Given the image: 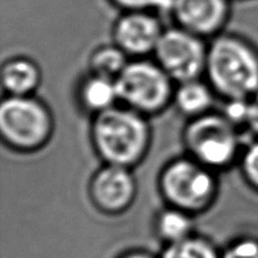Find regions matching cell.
<instances>
[{"instance_id": "obj_1", "label": "cell", "mask_w": 258, "mask_h": 258, "mask_svg": "<svg viewBox=\"0 0 258 258\" xmlns=\"http://www.w3.org/2000/svg\"><path fill=\"white\" fill-rule=\"evenodd\" d=\"M90 139L102 164L134 169L145 160L153 144L150 117L118 103L92 116Z\"/></svg>"}, {"instance_id": "obj_2", "label": "cell", "mask_w": 258, "mask_h": 258, "mask_svg": "<svg viewBox=\"0 0 258 258\" xmlns=\"http://www.w3.org/2000/svg\"><path fill=\"white\" fill-rule=\"evenodd\" d=\"M204 78L223 102L248 100L258 91V48L236 33L212 38Z\"/></svg>"}, {"instance_id": "obj_3", "label": "cell", "mask_w": 258, "mask_h": 258, "mask_svg": "<svg viewBox=\"0 0 258 258\" xmlns=\"http://www.w3.org/2000/svg\"><path fill=\"white\" fill-rule=\"evenodd\" d=\"M158 190L165 206L191 216L206 213L219 194L217 171L185 154L169 160L158 175Z\"/></svg>"}, {"instance_id": "obj_4", "label": "cell", "mask_w": 258, "mask_h": 258, "mask_svg": "<svg viewBox=\"0 0 258 258\" xmlns=\"http://www.w3.org/2000/svg\"><path fill=\"white\" fill-rule=\"evenodd\" d=\"M242 133L222 111L189 118L181 133L185 154L214 171L231 168L239 160Z\"/></svg>"}, {"instance_id": "obj_5", "label": "cell", "mask_w": 258, "mask_h": 258, "mask_svg": "<svg viewBox=\"0 0 258 258\" xmlns=\"http://www.w3.org/2000/svg\"><path fill=\"white\" fill-rule=\"evenodd\" d=\"M55 121L44 101L32 96H5L0 103L3 144L20 154L40 151L54 134Z\"/></svg>"}, {"instance_id": "obj_6", "label": "cell", "mask_w": 258, "mask_h": 258, "mask_svg": "<svg viewBox=\"0 0 258 258\" xmlns=\"http://www.w3.org/2000/svg\"><path fill=\"white\" fill-rule=\"evenodd\" d=\"M116 86L121 105L153 117L173 105L176 83L155 59L145 57L130 59Z\"/></svg>"}, {"instance_id": "obj_7", "label": "cell", "mask_w": 258, "mask_h": 258, "mask_svg": "<svg viewBox=\"0 0 258 258\" xmlns=\"http://www.w3.org/2000/svg\"><path fill=\"white\" fill-rule=\"evenodd\" d=\"M207 39L183 28H166L154 50V59L175 83L204 77Z\"/></svg>"}, {"instance_id": "obj_8", "label": "cell", "mask_w": 258, "mask_h": 258, "mask_svg": "<svg viewBox=\"0 0 258 258\" xmlns=\"http://www.w3.org/2000/svg\"><path fill=\"white\" fill-rule=\"evenodd\" d=\"M87 193L96 211L105 216H121L135 203L138 181L133 169L102 164L91 176Z\"/></svg>"}, {"instance_id": "obj_9", "label": "cell", "mask_w": 258, "mask_h": 258, "mask_svg": "<svg viewBox=\"0 0 258 258\" xmlns=\"http://www.w3.org/2000/svg\"><path fill=\"white\" fill-rule=\"evenodd\" d=\"M165 28L151 10H127L116 19L112 42L128 57L145 58L154 54Z\"/></svg>"}, {"instance_id": "obj_10", "label": "cell", "mask_w": 258, "mask_h": 258, "mask_svg": "<svg viewBox=\"0 0 258 258\" xmlns=\"http://www.w3.org/2000/svg\"><path fill=\"white\" fill-rule=\"evenodd\" d=\"M171 15L175 25L204 39L224 32L229 15V0H171Z\"/></svg>"}, {"instance_id": "obj_11", "label": "cell", "mask_w": 258, "mask_h": 258, "mask_svg": "<svg viewBox=\"0 0 258 258\" xmlns=\"http://www.w3.org/2000/svg\"><path fill=\"white\" fill-rule=\"evenodd\" d=\"M76 100L82 111L88 115L95 116L103 112L120 103L116 80L88 71L78 81Z\"/></svg>"}, {"instance_id": "obj_12", "label": "cell", "mask_w": 258, "mask_h": 258, "mask_svg": "<svg viewBox=\"0 0 258 258\" xmlns=\"http://www.w3.org/2000/svg\"><path fill=\"white\" fill-rule=\"evenodd\" d=\"M42 83V71L25 55L10 57L2 66V86L7 96H32Z\"/></svg>"}, {"instance_id": "obj_13", "label": "cell", "mask_w": 258, "mask_h": 258, "mask_svg": "<svg viewBox=\"0 0 258 258\" xmlns=\"http://www.w3.org/2000/svg\"><path fill=\"white\" fill-rule=\"evenodd\" d=\"M217 95L204 77L176 83L173 106L184 117L194 118L213 111Z\"/></svg>"}, {"instance_id": "obj_14", "label": "cell", "mask_w": 258, "mask_h": 258, "mask_svg": "<svg viewBox=\"0 0 258 258\" xmlns=\"http://www.w3.org/2000/svg\"><path fill=\"white\" fill-rule=\"evenodd\" d=\"M154 229L165 244L183 241L194 234V216L181 209L165 206L156 214Z\"/></svg>"}, {"instance_id": "obj_15", "label": "cell", "mask_w": 258, "mask_h": 258, "mask_svg": "<svg viewBox=\"0 0 258 258\" xmlns=\"http://www.w3.org/2000/svg\"><path fill=\"white\" fill-rule=\"evenodd\" d=\"M131 58L118 45L102 44L95 48L88 58V71L105 77L116 78L125 70Z\"/></svg>"}, {"instance_id": "obj_16", "label": "cell", "mask_w": 258, "mask_h": 258, "mask_svg": "<svg viewBox=\"0 0 258 258\" xmlns=\"http://www.w3.org/2000/svg\"><path fill=\"white\" fill-rule=\"evenodd\" d=\"M160 258H221V253L212 241L194 233L183 241L165 244Z\"/></svg>"}, {"instance_id": "obj_17", "label": "cell", "mask_w": 258, "mask_h": 258, "mask_svg": "<svg viewBox=\"0 0 258 258\" xmlns=\"http://www.w3.org/2000/svg\"><path fill=\"white\" fill-rule=\"evenodd\" d=\"M238 164L244 183L258 193V138L244 146Z\"/></svg>"}, {"instance_id": "obj_18", "label": "cell", "mask_w": 258, "mask_h": 258, "mask_svg": "<svg viewBox=\"0 0 258 258\" xmlns=\"http://www.w3.org/2000/svg\"><path fill=\"white\" fill-rule=\"evenodd\" d=\"M221 258H258V239L253 237L236 239L222 252Z\"/></svg>"}, {"instance_id": "obj_19", "label": "cell", "mask_w": 258, "mask_h": 258, "mask_svg": "<svg viewBox=\"0 0 258 258\" xmlns=\"http://www.w3.org/2000/svg\"><path fill=\"white\" fill-rule=\"evenodd\" d=\"M118 8L127 12V10H151L154 8L169 7L171 0H111Z\"/></svg>"}, {"instance_id": "obj_20", "label": "cell", "mask_w": 258, "mask_h": 258, "mask_svg": "<svg viewBox=\"0 0 258 258\" xmlns=\"http://www.w3.org/2000/svg\"><path fill=\"white\" fill-rule=\"evenodd\" d=\"M246 131L251 133L254 138H258V91L247 102V120Z\"/></svg>"}, {"instance_id": "obj_21", "label": "cell", "mask_w": 258, "mask_h": 258, "mask_svg": "<svg viewBox=\"0 0 258 258\" xmlns=\"http://www.w3.org/2000/svg\"><path fill=\"white\" fill-rule=\"evenodd\" d=\"M120 258H154V257H151L150 254L146 253V252L134 251V252H130V253L123 254V256L120 257Z\"/></svg>"}]
</instances>
